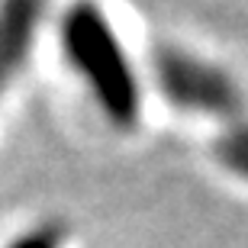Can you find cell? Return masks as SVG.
Here are the masks:
<instances>
[{
	"label": "cell",
	"mask_w": 248,
	"mask_h": 248,
	"mask_svg": "<svg viewBox=\"0 0 248 248\" xmlns=\"http://www.w3.org/2000/svg\"><path fill=\"white\" fill-rule=\"evenodd\" d=\"M62 46L84 78L97 107L116 129H132L142 116V91L116 29L93 0H78L64 13Z\"/></svg>",
	"instance_id": "obj_1"
},
{
	"label": "cell",
	"mask_w": 248,
	"mask_h": 248,
	"mask_svg": "<svg viewBox=\"0 0 248 248\" xmlns=\"http://www.w3.org/2000/svg\"><path fill=\"white\" fill-rule=\"evenodd\" d=\"M152 74L161 97L171 107L193 116L213 120H239L242 116V91L232 74L219 64L206 62L197 52L177 46H165L155 52Z\"/></svg>",
	"instance_id": "obj_2"
},
{
	"label": "cell",
	"mask_w": 248,
	"mask_h": 248,
	"mask_svg": "<svg viewBox=\"0 0 248 248\" xmlns=\"http://www.w3.org/2000/svg\"><path fill=\"white\" fill-rule=\"evenodd\" d=\"M42 10L46 0H0V97L32 52Z\"/></svg>",
	"instance_id": "obj_3"
},
{
	"label": "cell",
	"mask_w": 248,
	"mask_h": 248,
	"mask_svg": "<svg viewBox=\"0 0 248 248\" xmlns=\"http://www.w3.org/2000/svg\"><path fill=\"white\" fill-rule=\"evenodd\" d=\"M213 158L222 171L248 184V120H232L213 142Z\"/></svg>",
	"instance_id": "obj_4"
},
{
	"label": "cell",
	"mask_w": 248,
	"mask_h": 248,
	"mask_svg": "<svg viewBox=\"0 0 248 248\" xmlns=\"http://www.w3.org/2000/svg\"><path fill=\"white\" fill-rule=\"evenodd\" d=\"M64 242H68L64 226H58V222H39V226L26 229L23 235H16L7 248H64Z\"/></svg>",
	"instance_id": "obj_5"
}]
</instances>
